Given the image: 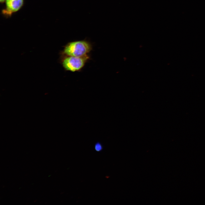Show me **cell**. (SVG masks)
<instances>
[{
  "label": "cell",
  "instance_id": "6da1fadb",
  "mask_svg": "<svg viewBox=\"0 0 205 205\" xmlns=\"http://www.w3.org/2000/svg\"><path fill=\"white\" fill-rule=\"evenodd\" d=\"M91 44L84 40L70 42L65 46L63 53L67 56L80 57L87 55L91 50Z\"/></svg>",
  "mask_w": 205,
  "mask_h": 205
},
{
  "label": "cell",
  "instance_id": "7a4b0ae2",
  "mask_svg": "<svg viewBox=\"0 0 205 205\" xmlns=\"http://www.w3.org/2000/svg\"><path fill=\"white\" fill-rule=\"evenodd\" d=\"M89 58L87 55L80 57L67 56L63 59L62 64L66 70L75 72L83 68Z\"/></svg>",
  "mask_w": 205,
  "mask_h": 205
},
{
  "label": "cell",
  "instance_id": "3957f363",
  "mask_svg": "<svg viewBox=\"0 0 205 205\" xmlns=\"http://www.w3.org/2000/svg\"><path fill=\"white\" fill-rule=\"evenodd\" d=\"M24 3V0H6L5 7L2 10V14L6 17H11L21 8Z\"/></svg>",
  "mask_w": 205,
  "mask_h": 205
},
{
  "label": "cell",
  "instance_id": "277c9868",
  "mask_svg": "<svg viewBox=\"0 0 205 205\" xmlns=\"http://www.w3.org/2000/svg\"><path fill=\"white\" fill-rule=\"evenodd\" d=\"M94 147L95 150L98 152L101 151L102 150L103 148L102 144L99 142L95 143Z\"/></svg>",
  "mask_w": 205,
  "mask_h": 205
},
{
  "label": "cell",
  "instance_id": "5b68a950",
  "mask_svg": "<svg viewBox=\"0 0 205 205\" xmlns=\"http://www.w3.org/2000/svg\"><path fill=\"white\" fill-rule=\"evenodd\" d=\"M6 1V0H0V2L1 3H3L5 1Z\"/></svg>",
  "mask_w": 205,
  "mask_h": 205
}]
</instances>
